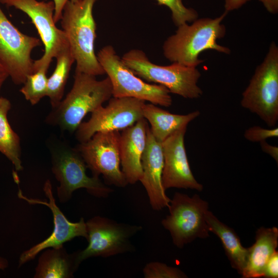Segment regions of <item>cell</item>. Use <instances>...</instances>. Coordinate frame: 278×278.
<instances>
[{"instance_id": "cell-21", "label": "cell", "mask_w": 278, "mask_h": 278, "mask_svg": "<svg viewBox=\"0 0 278 278\" xmlns=\"http://www.w3.org/2000/svg\"><path fill=\"white\" fill-rule=\"evenodd\" d=\"M205 220L210 232L220 239L225 254L231 266L241 275L246 265L248 248H245L235 231L220 221L208 210L205 214Z\"/></svg>"}, {"instance_id": "cell-16", "label": "cell", "mask_w": 278, "mask_h": 278, "mask_svg": "<svg viewBox=\"0 0 278 278\" xmlns=\"http://www.w3.org/2000/svg\"><path fill=\"white\" fill-rule=\"evenodd\" d=\"M141 164L143 173L140 181L147 192L151 207L155 211L168 207L170 199L166 195L162 182L164 166L162 143L153 136L149 126Z\"/></svg>"}, {"instance_id": "cell-8", "label": "cell", "mask_w": 278, "mask_h": 278, "mask_svg": "<svg viewBox=\"0 0 278 278\" xmlns=\"http://www.w3.org/2000/svg\"><path fill=\"white\" fill-rule=\"evenodd\" d=\"M169 214L162 220L171 235L173 244L182 248L196 238L209 237L205 220L208 203L195 194L192 197L176 192L168 206Z\"/></svg>"}, {"instance_id": "cell-1", "label": "cell", "mask_w": 278, "mask_h": 278, "mask_svg": "<svg viewBox=\"0 0 278 278\" xmlns=\"http://www.w3.org/2000/svg\"><path fill=\"white\" fill-rule=\"evenodd\" d=\"M228 13L225 11L216 18H197L189 25L184 23L178 26L175 33L163 43L164 57L172 63L197 67L203 62L199 57L204 50L230 54L228 47L217 42L225 35L226 28L222 22Z\"/></svg>"}, {"instance_id": "cell-17", "label": "cell", "mask_w": 278, "mask_h": 278, "mask_svg": "<svg viewBox=\"0 0 278 278\" xmlns=\"http://www.w3.org/2000/svg\"><path fill=\"white\" fill-rule=\"evenodd\" d=\"M148 127L147 121L142 118L120 133V164L128 184H134L142 178L141 159L146 146Z\"/></svg>"}, {"instance_id": "cell-3", "label": "cell", "mask_w": 278, "mask_h": 278, "mask_svg": "<svg viewBox=\"0 0 278 278\" xmlns=\"http://www.w3.org/2000/svg\"><path fill=\"white\" fill-rule=\"evenodd\" d=\"M112 96V84L108 77L98 80L95 76L75 72L71 91L53 108L46 122L73 133L86 114L102 106Z\"/></svg>"}, {"instance_id": "cell-12", "label": "cell", "mask_w": 278, "mask_h": 278, "mask_svg": "<svg viewBox=\"0 0 278 278\" xmlns=\"http://www.w3.org/2000/svg\"><path fill=\"white\" fill-rule=\"evenodd\" d=\"M0 3L23 11L31 19L44 46L43 56L34 60V72L40 68L48 71L53 59L69 46L64 32L56 26L54 21L53 1L0 0Z\"/></svg>"}, {"instance_id": "cell-2", "label": "cell", "mask_w": 278, "mask_h": 278, "mask_svg": "<svg viewBox=\"0 0 278 278\" xmlns=\"http://www.w3.org/2000/svg\"><path fill=\"white\" fill-rule=\"evenodd\" d=\"M97 1H67L60 20L76 63L75 72L95 76L105 74L95 52L96 24L93 9Z\"/></svg>"}, {"instance_id": "cell-9", "label": "cell", "mask_w": 278, "mask_h": 278, "mask_svg": "<svg viewBox=\"0 0 278 278\" xmlns=\"http://www.w3.org/2000/svg\"><path fill=\"white\" fill-rule=\"evenodd\" d=\"M41 45L40 39L21 32L0 7V64L15 84H23L34 73L31 53Z\"/></svg>"}, {"instance_id": "cell-29", "label": "cell", "mask_w": 278, "mask_h": 278, "mask_svg": "<svg viewBox=\"0 0 278 278\" xmlns=\"http://www.w3.org/2000/svg\"><path fill=\"white\" fill-rule=\"evenodd\" d=\"M68 1L78 2L81 0H53L55 7L54 20L56 23L60 20L63 9L66 3Z\"/></svg>"}, {"instance_id": "cell-22", "label": "cell", "mask_w": 278, "mask_h": 278, "mask_svg": "<svg viewBox=\"0 0 278 278\" xmlns=\"http://www.w3.org/2000/svg\"><path fill=\"white\" fill-rule=\"evenodd\" d=\"M10 101L0 96V152L12 163L16 171L22 170L20 138L10 125L7 115Z\"/></svg>"}, {"instance_id": "cell-18", "label": "cell", "mask_w": 278, "mask_h": 278, "mask_svg": "<svg viewBox=\"0 0 278 278\" xmlns=\"http://www.w3.org/2000/svg\"><path fill=\"white\" fill-rule=\"evenodd\" d=\"M278 246V229L276 227H260L256 232L255 241L248 248L245 268L241 274L243 278L263 277L265 266L276 251Z\"/></svg>"}, {"instance_id": "cell-11", "label": "cell", "mask_w": 278, "mask_h": 278, "mask_svg": "<svg viewBox=\"0 0 278 278\" xmlns=\"http://www.w3.org/2000/svg\"><path fill=\"white\" fill-rule=\"evenodd\" d=\"M86 224L89 243L85 249L76 252L79 265L89 257H107L131 251L130 239L142 229L99 216L90 219Z\"/></svg>"}, {"instance_id": "cell-10", "label": "cell", "mask_w": 278, "mask_h": 278, "mask_svg": "<svg viewBox=\"0 0 278 278\" xmlns=\"http://www.w3.org/2000/svg\"><path fill=\"white\" fill-rule=\"evenodd\" d=\"M119 131L98 132L76 147L93 176L101 175L107 184L124 187L128 183L120 169Z\"/></svg>"}, {"instance_id": "cell-13", "label": "cell", "mask_w": 278, "mask_h": 278, "mask_svg": "<svg viewBox=\"0 0 278 278\" xmlns=\"http://www.w3.org/2000/svg\"><path fill=\"white\" fill-rule=\"evenodd\" d=\"M145 101L133 97H113L108 105L92 112L87 121L81 123L76 131L80 143L89 140L98 132L119 131L129 127L143 117Z\"/></svg>"}, {"instance_id": "cell-15", "label": "cell", "mask_w": 278, "mask_h": 278, "mask_svg": "<svg viewBox=\"0 0 278 278\" xmlns=\"http://www.w3.org/2000/svg\"><path fill=\"white\" fill-rule=\"evenodd\" d=\"M187 127L182 128L162 143L164 166L162 176L163 188L203 190L202 184L194 177L187 157L184 136Z\"/></svg>"}, {"instance_id": "cell-14", "label": "cell", "mask_w": 278, "mask_h": 278, "mask_svg": "<svg viewBox=\"0 0 278 278\" xmlns=\"http://www.w3.org/2000/svg\"><path fill=\"white\" fill-rule=\"evenodd\" d=\"M43 190L48 201L29 198L24 196L19 188L18 197L30 204H43L48 207L53 213L54 229L47 238L23 252L19 260V266L32 260L42 251L50 248H57L76 237H83L87 239L86 222L81 218L78 222L70 221L58 207L53 195L52 185L47 180L44 183Z\"/></svg>"}, {"instance_id": "cell-23", "label": "cell", "mask_w": 278, "mask_h": 278, "mask_svg": "<svg viewBox=\"0 0 278 278\" xmlns=\"http://www.w3.org/2000/svg\"><path fill=\"white\" fill-rule=\"evenodd\" d=\"M55 68L48 78L47 96L52 108L56 107L62 99L66 83L75 59L70 46L62 50L55 58Z\"/></svg>"}, {"instance_id": "cell-5", "label": "cell", "mask_w": 278, "mask_h": 278, "mask_svg": "<svg viewBox=\"0 0 278 278\" xmlns=\"http://www.w3.org/2000/svg\"><path fill=\"white\" fill-rule=\"evenodd\" d=\"M49 149L51 170L60 183L57 196L61 203L68 201L73 193L79 188H85L90 194L99 198H106L113 191L99 177L86 175L88 167L76 148L56 141L50 143Z\"/></svg>"}, {"instance_id": "cell-33", "label": "cell", "mask_w": 278, "mask_h": 278, "mask_svg": "<svg viewBox=\"0 0 278 278\" xmlns=\"http://www.w3.org/2000/svg\"><path fill=\"white\" fill-rule=\"evenodd\" d=\"M9 77V75L4 68V67L0 64V91L1 88L6 80V79Z\"/></svg>"}, {"instance_id": "cell-4", "label": "cell", "mask_w": 278, "mask_h": 278, "mask_svg": "<svg viewBox=\"0 0 278 278\" xmlns=\"http://www.w3.org/2000/svg\"><path fill=\"white\" fill-rule=\"evenodd\" d=\"M121 59L136 76L166 87L170 93L187 99H197L203 94L198 85L201 73L197 67L177 62L159 65L151 62L145 52L138 49L126 52Z\"/></svg>"}, {"instance_id": "cell-32", "label": "cell", "mask_w": 278, "mask_h": 278, "mask_svg": "<svg viewBox=\"0 0 278 278\" xmlns=\"http://www.w3.org/2000/svg\"><path fill=\"white\" fill-rule=\"evenodd\" d=\"M266 10L272 14H276L278 12V0H258Z\"/></svg>"}, {"instance_id": "cell-30", "label": "cell", "mask_w": 278, "mask_h": 278, "mask_svg": "<svg viewBox=\"0 0 278 278\" xmlns=\"http://www.w3.org/2000/svg\"><path fill=\"white\" fill-rule=\"evenodd\" d=\"M259 143L262 151L270 155L277 163L278 147L268 144L266 141L260 142Z\"/></svg>"}, {"instance_id": "cell-27", "label": "cell", "mask_w": 278, "mask_h": 278, "mask_svg": "<svg viewBox=\"0 0 278 278\" xmlns=\"http://www.w3.org/2000/svg\"><path fill=\"white\" fill-rule=\"evenodd\" d=\"M278 136V128L266 129L254 126L247 129L244 133L245 138L252 142H260L271 137Z\"/></svg>"}, {"instance_id": "cell-24", "label": "cell", "mask_w": 278, "mask_h": 278, "mask_svg": "<svg viewBox=\"0 0 278 278\" xmlns=\"http://www.w3.org/2000/svg\"><path fill=\"white\" fill-rule=\"evenodd\" d=\"M47 70L40 68L33 73L29 75L20 92L25 98L32 105L37 104L42 98L47 96L48 77Z\"/></svg>"}, {"instance_id": "cell-31", "label": "cell", "mask_w": 278, "mask_h": 278, "mask_svg": "<svg viewBox=\"0 0 278 278\" xmlns=\"http://www.w3.org/2000/svg\"><path fill=\"white\" fill-rule=\"evenodd\" d=\"M250 0H225V11L229 12L240 8Z\"/></svg>"}, {"instance_id": "cell-7", "label": "cell", "mask_w": 278, "mask_h": 278, "mask_svg": "<svg viewBox=\"0 0 278 278\" xmlns=\"http://www.w3.org/2000/svg\"><path fill=\"white\" fill-rule=\"evenodd\" d=\"M97 57L110 79L114 97H133L165 107L172 103L169 91L160 84L147 83L123 61L110 45L103 47Z\"/></svg>"}, {"instance_id": "cell-25", "label": "cell", "mask_w": 278, "mask_h": 278, "mask_svg": "<svg viewBox=\"0 0 278 278\" xmlns=\"http://www.w3.org/2000/svg\"><path fill=\"white\" fill-rule=\"evenodd\" d=\"M156 1L159 5H164L170 9L172 20L177 27L184 23H192L198 18L197 12L193 8L185 7L182 0Z\"/></svg>"}, {"instance_id": "cell-28", "label": "cell", "mask_w": 278, "mask_h": 278, "mask_svg": "<svg viewBox=\"0 0 278 278\" xmlns=\"http://www.w3.org/2000/svg\"><path fill=\"white\" fill-rule=\"evenodd\" d=\"M263 277H278V252L276 251L266 263Z\"/></svg>"}, {"instance_id": "cell-19", "label": "cell", "mask_w": 278, "mask_h": 278, "mask_svg": "<svg viewBox=\"0 0 278 278\" xmlns=\"http://www.w3.org/2000/svg\"><path fill=\"white\" fill-rule=\"evenodd\" d=\"M200 114L198 110L187 114H173L151 103H145L143 106V117L150 123L153 136L161 143L177 130L187 127Z\"/></svg>"}, {"instance_id": "cell-34", "label": "cell", "mask_w": 278, "mask_h": 278, "mask_svg": "<svg viewBox=\"0 0 278 278\" xmlns=\"http://www.w3.org/2000/svg\"><path fill=\"white\" fill-rule=\"evenodd\" d=\"M8 260L3 257H0V270H4L8 266Z\"/></svg>"}, {"instance_id": "cell-26", "label": "cell", "mask_w": 278, "mask_h": 278, "mask_svg": "<svg viewBox=\"0 0 278 278\" xmlns=\"http://www.w3.org/2000/svg\"><path fill=\"white\" fill-rule=\"evenodd\" d=\"M145 278H185L186 274L180 269L164 263L153 262L147 264L143 269Z\"/></svg>"}, {"instance_id": "cell-20", "label": "cell", "mask_w": 278, "mask_h": 278, "mask_svg": "<svg viewBox=\"0 0 278 278\" xmlns=\"http://www.w3.org/2000/svg\"><path fill=\"white\" fill-rule=\"evenodd\" d=\"M45 249L38 259L34 278H71L79 265L76 252L68 254L63 246Z\"/></svg>"}, {"instance_id": "cell-6", "label": "cell", "mask_w": 278, "mask_h": 278, "mask_svg": "<svg viewBox=\"0 0 278 278\" xmlns=\"http://www.w3.org/2000/svg\"><path fill=\"white\" fill-rule=\"evenodd\" d=\"M241 106L256 114L268 126L278 120V47L272 42L242 94Z\"/></svg>"}]
</instances>
